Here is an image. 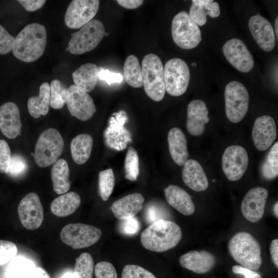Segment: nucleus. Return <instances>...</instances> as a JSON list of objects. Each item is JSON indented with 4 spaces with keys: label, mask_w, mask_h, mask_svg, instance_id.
I'll return each mask as SVG.
<instances>
[{
    "label": "nucleus",
    "mask_w": 278,
    "mask_h": 278,
    "mask_svg": "<svg viewBox=\"0 0 278 278\" xmlns=\"http://www.w3.org/2000/svg\"><path fill=\"white\" fill-rule=\"evenodd\" d=\"M46 42L45 27L39 23L29 24L15 38L12 53L19 60L32 62L43 55Z\"/></svg>",
    "instance_id": "1"
},
{
    "label": "nucleus",
    "mask_w": 278,
    "mask_h": 278,
    "mask_svg": "<svg viewBox=\"0 0 278 278\" xmlns=\"http://www.w3.org/2000/svg\"><path fill=\"white\" fill-rule=\"evenodd\" d=\"M182 230L175 222L160 219L150 224L141 234V241L146 249L162 252L175 247L182 238Z\"/></svg>",
    "instance_id": "2"
},
{
    "label": "nucleus",
    "mask_w": 278,
    "mask_h": 278,
    "mask_svg": "<svg viewBox=\"0 0 278 278\" xmlns=\"http://www.w3.org/2000/svg\"><path fill=\"white\" fill-rule=\"evenodd\" d=\"M228 249L232 257L241 266L254 270L260 267V246L251 234L241 231L235 234L229 241Z\"/></svg>",
    "instance_id": "3"
},
{
    "label": "nucleus",
    "mask_w": 278,
    "mask_h": 278,
    "mask_svg": "<svg viewBox=\"0 0 278 278\" xmlns=\"http://www.w3.org/2000/svg\"><path fill=\"white\" fill-rule=\"evenodd\" d=\"M141 68L146 94L153 101H161L166 90L164 67L160 58L154 54L146 55L143 59Z\"/></svg>",
    "instance_id": "4"
},
{
    "label": "nucleus",
    "mask_w": 278,
    "mask_h": 278,
    "mask_svg": "<svg viewBox=\"0 0 278 278\" xmlns=\"http://www.w3.org/2000/svg\"><path fill=\"white\" fill-rule=\"evenodd\" d=\"M64 148V141L55 129L49 128L44 130L37 142L33 155L38 166L46 167L56 162L61 154Z\"/></svg>",
    "instance_id": "5"
},
{
    "label": "nucleus",
    "mask_w": 278,
    "mask_h": 278,
    "mask_svg": "<svg viewBox=\"0 0 278 278\" xmlns=\"http://www.w3.org/2000/svg\"><path fill=\"white\" fill-rule=\"evenodd\" d=\"M171 34L176 44L185 49L195 48L202 39L199 26L183 10L176 14L172 19Z\"/></svg>",
    "instance_id": "6"
},
{
    "label": "nucleus",
    "mask_w": 278,
    "mask_h": 278,
    "mask_svg": "<svg viewBox=\"0 0 278 278\" xmlns=\"http://www.w3.org/2000/svg\"><path fill=\"white\" fill-rule=\"evenodd\" d=\"M103 23L98 20H92L78 31L71 34L68 48L73 55H81L95 48L105 37Z\"/></svg>",
    "instance_id": "7"
},
{
    "label": "nucleus",
    "mask_w": 278,
    "mask_h": 278,
    "mask_svg": "<svg viewBox=\"0 0 278 278\" xmlns=\"http://www.w3.org/2000/svg\"><path fill=\"white\" fill-rule=\"evenodd\" d=\"M225 114L233 123L240 122L247 113L249 95L246 88L238 81L228 83L224 91Z\"/></svg>",
    "instance_id": "8"
},
{
    "label": "nucleus",
    "mask_w": 278,
    "mask_h": 278,
    "mask_svg": "<svg viewBox=\"0 0 278 278\" xmlns=\"http://www.w3.org/2000/svg\"><path fill=\"white\" fill-rule=\"evenodd\" d=\"M164 78L167 92L173 96H181L186 91L189 84L188 66L182 59H171L164 65Z\"/></svg>",
    "instance_id": "9"
},
{
    "label": "nucleus",
    "mask_w": 278,
    "mask_h": 278,
    "mask_svg": "<svg viewBox=\"0 0 278 278\" xmlns=\"http://www.w3.org/2000/svg\"><path fill=\"white\" fill-rule=\"evenodd\" d=\"M60 235L64 244L78 249L91 246L97 242L101 236V231L91 225L70 223L62 229Z\"/></svg>",
    "instance_id": "10"
},
{
    "label": "nucleus",
    "mask_w": 278,
    "mask_h": 278,
    "mask_svg": "<svg viewBox=\"0 0 278 278\" xmlns=\"http://www.w3.org/2000/svg\"><path fill=\"white\" fill-rule=\"evenodd\" d=\"M248 163V153L242 146H229L222 154V169L230 181H236L241 179L247 169Z\"/></svg>",
    "instance_id": "11"
},
{
    "label": "nucleus",
    "mask_w": 278,
    "mask_h": 278,
    "mask_svg": "<svg viewBox=\"0 0 278 278\" xmlns=\"http://www.w3.org/2000/svg\"><path fill=\"white\" fill-rule=\"evenodd\" d=\"M99 5L98 0H73L68 5L64 16L67 27L71 29L82 27L92 20Z\"/></svg>",
    "instance_id": "12"
},
{
    "label": "nucleus",
    "mask_w": 278,
    "mask_h": 278,
    "mask_svg": "<svg viewBox=\"0 0 278 278\" xmlns=\"http://www.w3.org/2000/svg\"><path fill=\"white\" fill-rule=\"evenodd\" d=\"M66 103L71 114L82 121L89 119L96 111L91 96L75 84L67 89Z\"/></svg>",
    "instance_id": "13"
},
{
    "label": "nucleus",
    "mask_w": 278,
    "mask_h": 278,
    "mask_svg": "<svg viewBox=\"0 0 278 278\" xmlns=\"http://www.w3.org/2000/svg\"><path fill=\"white\" fill-rule=\"evenodd\" d=\"M18 213L26 229L34 230L39 228L43 220L44 211L38 195L35 193L26 195L19 204Z\"/></svg>",
    "instance_id": "14"
},
{
    "label": "nucleus",
    "mask_w": 278,
    "mask_h": 278,
    "mask_svg": "<svg viewBox=\"0 0 278 278\" xmlns=\"http://www.w3.org/2000/svg\"><path fill=\"white\" fill-rule=\"evenodd\" d=\"M222 51L228 62L238 71L247 73L253 68V56L241 40L231 39L228 40L223 45Z\"/></svg>",
    "instance_id": "15"
},
{
    "label": "nucleus",
    "mask_w": 278,
    "mask_h": 278,
    "mask_svg": "<svg viewBox=\"0 0 278 278\" xmlns=\"http://www.w3.org/2000/svg\"><path fill=\"white\" fill-rule=\"evenodd\" d=\"M268 196L267 189L262 187L250 189L242 199L241 211L244 217L250 222L255 223L263 217Z\"/></svg>",
    "instance_id": "16"
},
{
    "label": "nucleus",
    "mask_w": 278,
    "mask_h": 278,
    "mask_svg": "<svg viewBox=\"0 0 278 278\" xmlns=\"http://www.w3.org/2000/svg\"><path fill=\"white\" fill-rule=\"evenodd\" d=\"M248 25L251 35L259 47L267 52L273 50L276 38L271 23L258 14L250 19Z\"/></svg>",
    "instance_id": "17"
},
{
    "label": "nucleus",
    "mask_w": 278,
    "mask_h": 278,
    "mask_svg": "<svg viewBox=\"0 0 278 278\" xmlns=\"http://www.w3.org/2000/svg\"><path fill=\"white\" fill-rule=\"evenodd\" d=\"M252 136L257 150L268 149L276 137V125L273 118L268 115L257 117L253 125Z\"/></svg>",
    "instance_id": "18"
},
{
    "label": "nucleus",
    "mask_w": 278,
    "mask_h": 278,
    "mask_svg": "<svg viewBox=\"0 0 278 278\" xmlns=\"http://www.w3.org/2000/svg\"><path fill=\"white\" fill-rule=\"evenodd\" d=\"M206 104L201 99L190 101L187 108L186 129L195 136L201 135L204 132L205 125L210 121Z\"/></svg>",
    "instance_id": "19"
},
{
    "label": "nucleus",
    "mask_w": 278,
    "mask_h": 278,
    "mask_svg": "<svg viewBox=\"0 0 278 278\" xmlns=\"http://www.w3.org/2000/svg\"><path fill=\"white\" fill-rule=\"evenodd\" d=\"M216 263L215 256L205 250H192L179 258L181 267L198 274L209 272L214 267Z\"/></svg>",
    "instance_id": "20"
},
{
    "label": "nucleus",
    "mask_w": 278,
    "mask_h": 278,
    "mask_svg": "<svg viewBox=\"0 0 278 278\" xmlns=\"http://www.w3.org/2000/svg\"><path fill=\"white\" fill-rule=\"evenodd\" d=\"M22 123L20 111L13 102L0 106V130L7 137L13 139L21 133Z\"/></svg>",
    "instance_id": "21"
},
{
    "label": "nucleus",
    "mask_w": 278,
    "mask_h": 278,
    "mask_svg": "<svg viewBox=\"0 0 278 278\" xmlns=\"http://www.w3.org/2000/svg\"><path fill=\"white\" fill-rule=\"evenodd\" d=\"M144 200L143 196L140 193L130 194L114 201L111 210L117 219L131 218L142 210Z\"/></svg>",
    "instance_id": "22"
},
{
    "label": "nucleus",
    "mask_w": 278,
    "mask_h": 278,
    "mask_svg": "<svg viewBox=\"0 0 278 278\" xmlns=\"http://www.w3.org/2000/svg\"><path fill=\"white\" fill-rule=\"evenodd\" d=\"M182 179L185 185L196 192H203L208 186L206 175L200 164L195 160L189 159L183 165Z\"/></svg>",
    "instance_id": "23"
},
{
    "label": "nucleus",
    "mask_w": 278,
    "mask_h": 278,
    "mask_svg": "<svg viewBox=\"0 0 278 278\" xmlns=\"http://www.w3.org/2000/svg\"><path fill=\"white\" fill-rule=\"evenodd\" d=\"M168 203L184 215H190L195 211L194 203L188 193L181 187L170 185L164 189Z\"/></svg>",
    "instance_id": "24"
},
{
    "label": "nucleus",
    "mask_w": 278,
    "mask_h": 278,
    "mask_svg": "<svg viewBox=\"0 0 278 278\" xmlns=\"http://www.w3.org/2000/svg\"><path fill=\"white\" fill-rule=\"evenodd\" d=\"M167 140L172 160L179 166H183L188 160L189 155L184 133L179 128H172L168 132Z\"/></svg>",
    "instance_id": "25"
},
{
    "label": "nucleus",
    "mask_w": 278,
    "mask_h": 278,
    "mask_svg": "<svg viewBox=\"0 0 278 278\" xmlns=\"http://www.w3.org/2000/svg\"><path fill=\"white\" fill-rule=\"evenodd\" d=\"M189 15L198 25L203 26L207 21L206 16L215 18L220 13L219 5L213 0H193Z\"/></svg>",
    "instance_id": "26"
},
{
    "label": "nucleus",
    "mask_w": 278,
    "mask_h": 278,
    "mask_svg": "<svg viewBox=\"0 0 278 278\" xmlns=\"http://www.w3.org/2000/svg\"><path fill=\"white\" fill-rule=\"evenodd\" d=\"M99 71L95 64L87 63L81 65L72 73L75 85L86 92L92 91L97 82Z\"/></svg>",
    "instance_id": "27"
},
{
    "label": "nucleus",
    "mask_w": 278,
    "mask_h": 278,
    "mask_svg": "<svg viewBox=\"0 0 278 278\" xmlns=\"http://www.w3.org/2000/svg\"><path fill=\"white\" fill-rule=\"evenodd\" d=\"M80 203L79 195L75 192H69L55 199L51 203L50 210L57 217H66L74 213Z\"/></svg>",
    "instance_id": "28"
},
{
    "label": "nucleus",
    "mask_w": 278,
    "mask_h": 278,
    "mask_svg": "<svg viewBox=\"0 0 278 278\" xmlns=\"http://www.w3.org/2000/svg\"><path fill=\"white\" fill-rule=\"evenodd\" d=\"M50 85L44 82L40 86L38 96L30 97L27 102V107L30 115L38 118L41 115H46L49 109Z\"/></svg>",
    "instance_id": "29"
},
{
    "label": "nucleus",
    "mask_w": 278,
    "mask_h": 278,
    "mask_svg": "<svg viewBox=\"0 0 278 278\" xmlns=\"http://www.w3.org/2000/svg\"><path fill=\"white\" fill-rule=\"evenodd\" d=\"M92 137L88 134H80L71 143V151L73 160L78 164L85 163L89 159L93 147Z\"/></svg>",
    "instance_id": "30"
},
{
    "label": "nucleus",
    "mask_w": 278,
    "mask_h": 278,
    "mask_svg": "<svg viewBox=\"0 0 278 278\" xmlns=\"http://www.w3.org/2000/svg\"><path fill=\"white\" fill-rule=\"evenodd\" d=\"M70 170L66 161L62 159L54 163L51 170V178L54 191L58 194L67 192L71 186Z\"/></svg>",
    "instance_id": "31"
},
{
    "label": "nucleus",
    "mask_w": 278,
    "mask_h": 278,
    "mask_svg": "<svg viewBox=\"0 0 278 278\" xmlns=\"http://www.w3.org/2000/svg\"><path fill=\"white\" fill-rule=\"evenodd\" d=\"M36 267L32 260L22 256L16 257L8 265L7 275L8 278H32Z\"/></svg>",
    "instance_id": "32"
},
{
    "label": "nucleus",
    "mask_w": 278,
    "mask_h": 278,
    "mask_svg": "<svg viewBox=\"0 0 278 278\" xmlns=\"http://www.w3.org/2000/svg\"><path fill=\"white\" fill-rule=\"evenodd\" d=\"M124 76L126 82L134 88L143 86L142 68L137 57L133 55L128 56L124 65Z\"/></svg>",
    "instance_id": "33"
},
{
    "label": "nucleus",
    "mask_w": 278,
    "mask_h": 278,
    "mask_svg": "<svg viewBox=\"0 0 278 278\" xmlns=\"http://www.w3.org/2000/svg\"><path fill=\"white\" fill-rule=\"evenodd\" d=\"M263 177L266 180H273L278 175V142L274 144L269 150L261 167Z\"/></svg>",
    "instance_id": "34"
},
{
    "label": "nucleus",
    "mask_w": 278,
    "mask_h": 278,
    "mask_svg": "<svg viewBox=\"0 0 278 278\" xmlns=\"http://www.w3.org/2000/svg\"><path fill=\"white\" fill-rule=\"evenodd\" d=\"M94 261L92 256L84 252L76 259L73 272L74 278H92Z\"/></svg>",
    "instance_id": "35"
},
{
    "label": "nucleus",
    "mask_w": 278,
    "mask_h": 278,
    "mask_svg": "<svg viewBox=\"0 0 278 278\" xmlns=\"http://www.w3.org/2000/svg\"><path fill=\"white\" fill-rule=\"evenodd\" d=\"M50 85V105L55 109L62 108L66 103L67 89L58 79H54Z\"/></svg>",
    "instance_id": "36"
},
{
    "label": "nucleus",
    "mask_w": 278,
    "mask_h": 278,
    "mask_svg": "<svg viewBox=\"0 0 278 278\" xmlns=\"http://www.w3.org/2000/svg\"><path fill=\"white\" fill-rule=\"evenodd\" d=\"M115 183V178L112 169L102 170L99 173V192L101 199L107 201L113 192Z\"/></svg>",
    "instance_id": "37"
},
{
    "label": "nucleus",
    "mask_w": 278,
    "mask_h": 278,
    "mask_svg": "<svg viewBox=\"0 0 278 278\" xmlns=\"http://www.w3.org/2000/svg\"><path fill=\"white\" fill-rule=\"evenodd\" d=\"M125 178L128 180L135 181L139 175V159L137 151L132 146L129 147L125 161Z\"/></svg>",
    "instance_id": "38"
},
{
    "label": "nucleus",
    "mask_w": 278,
    "mask_h": 278,
    "mask_svg": "<svg viewBox=\"0 0 278 278\" xmlns=\"http://www.w3.org/2000/svg\"><path fill=\"white\" fill-rule=\"evenodd\" d=\"M28 168V164L25 159L19 154H13L11 160L7 174L12 177H19L26 172Z\"/></svg>",
    "instance_id": "39"
},
{
    "label": "nucleus",
    "mask_w": 278,
    "mask_h": 278,
    "mask_svg": "<svg viewBox=\"0 0 278 278\" xmlns=\"http://www.w3.org/2000/svg\"><path fill=\"white\" fill-rule=\"evenodd\" d=\"M121 278H157L151 272L136 265H127L124 266Z\"/></svg>",
    "instance_id": "40"
},
{
    "label": "nucleus",
    "mask_w": 278,
    "mask_h": 278,
    "mask_svg": "<svg viewBox=\"0 0 278 278\" xmlns=\"http://www.w3.org/2000/svg\"><path fill=\"white\" fill-rule=\"evenodd\" d=\"M17 251V247L14 243L10 241L0 240V266L13 259Z\"/></svg>",
    "instance_id": "41"
},
{
    "label": "nucleus",
    "mask_w": 278,
    "mask_h": 278,
    "mask_svg": "<svg viewBox=\"0 0 278 278\" xmlns=\"http://www.w3.org/2000/svg\"><path fill=\"white\" fill-rule=\"evenodd\" d=\"M94 272L96 278H117L115 267L108 262L98 263L95 266Z\"/></svg>",
    "instance_id": "42"
},
{
    "label": "nucleus",
    "mask_w": 278,
    "mask_h": 278,
    "mask_svg": "<svg viewBox=\"0 0 278 278\" xmlns=\"http://www.w3.org/2000/svg\"><path fill=\"white\" fill-rule=\"evenodd\" d=\"M11 160V151L7 143L0 140V172L7 173Z\"/></svg>",
    "instance_id": "43"
},
{
    "label": "nucleus",
    "mask_w": 278,
    "mask_h": 278,
    "mask_svg": "<svg viewBox=\"0 0 278 278\" xmlns=\"http://www.w3.org/2000/svg\"><path fill=\"white\" fill-rule=\"evenodd\" d=\"M140 222L136 217L120 220L119 224V231L124 234L133 235L136 234L140 230Z\"/></svg>",
    "instance_id": "44"
},
{
    "label": "nucleus",
    "mask_w": 278,
    "mask_h": 278,
    "mask_svg": "<svg viewBox=\"0 0 278 278\" xmlns=\"http://www.w3.org/2000/svg\"><path fill=\"white\" fill-rule=\"evenodd\" d=\"M15 38L0 25V54L6 55L12 50Z\"/></svg>",
    "instance_id": "45"
},
{
    "label": "nucleus",
    "mask_w": 278,
    "mask_h": 278,
    "mask_svg": "<svg viewBox=\"0 0 278 278\" xmlns=\"http://www.w3.org/2000/svg\"><path fill=\"white\" fill-rule=\"evenodd\" d=\"M98 78L106 81L109 84L112 83H119L123 80V76L120 74L111 72L103 68L99 71Z\"/></svg>",
    "instance_id": "46"
},
{
    "label": "nucleus",
    "mask_w": 278,
    "mask_h": 278,
    "mask_svg": "<svg viewBox=\"0 0 278 278\" xmlns=\"http://www.w3.org/2000/svg\"><path fill=\"white\" fill-rule=\"evenodd\" d=\"M163 212L155 206H150L146 210V219L148 223H152L159 220L164 219Z\"/></svg>",
    "instance_id": "47"
},
{
    "label": "nucleus",
    "mask_w": 278,
    "mask_h": 278,
    "mask_svg": "<svg viewBox=\"0 0 278 278\" xmlns=\"http://www.w3.org/2000/svg\"><path fill=\"white\" fill-rule=\"evenodd\" d=\"M27 11L32 12L41 8L45 3L43 0L17 1Z\"/></svg>",
    "instance_id": "48"
},
{
    "label": "nucleus",
    "mask_w": 278,
    "mask_h": 278,
    "mask_svg": "<svg viewBox=\"0 0 278 278\" xmlns=\"http://www.w3.org/2000/svg\"><path fill=\"white\" fill-rule=\"evenodd\" d=\"M232 270L234 273L242 275L245 278H261L258 273L241 266L234 265Z\"/></svg>",
    "instance_id": "49"
},
{
    "label": "nucleus",
    "mask_w": 278,
    "mask_h": 278,
    "mask_svg": "<svg viewBox=\"0 0 278 278\" xmlns=\"http://www.w3.org/2000/svg\"><path fill=\"white\" fill-rule=\"evenodd\" d=\"M117 3L120 6L128 9H134L140 6L143 3L142 0H117Z\"/></svg>",
    "instance_id": "50"
},
{
    "label": "nucleus",
    "mask_w": 278,
    "mask_h": 278,
    "mask_svg": "<svg viewBox=\"0 0 278 278\" xmlns=\"http://www.w3.org/2000/svg\"><path fill=\"white\" fill-rule=\"evenodd\" d=\"M270 252L272 260L276 268H278V239H273L270 244Z\"/></svg>",
    "instance_id": "51"
},
{
    "label": "nucleus",
    "mask_w": 278,
    "mask_h": 278,
    "mask_svg": "<svg viewBox=\"0 0 278 278\" xmlns=\"http://www.w3.org/2000/svg\"><path fill=\"white\" fill-rule=\"evenodd\" d=\"M32 278H51L48 273L42 268H36Z\"/></svg>",
    "instance_id": "52"
},
{
    "label": "nucleus",
    "mask_w": 278,
    "mask_h": 278,
    "mask_svg": "<svg viewBox=\"0 0 278 278\" xmlns=\"http://www.w3.org/2000/svg\"><path fill=\"white\" fill-rule=\"evenodd\" d=\"M60 278H74L73 273L71 272H68L65 273Z\"/></svg>",
    "instance_id": "53"
},
{
    "label": "nucleus",
    "mask_w": 278,
    "mask_h": 278,
    "mask_svg": "<svg viewBox=\"0 0 278 278\" xmlns=\"http://www.w3.org/2000/svg\"><path fill=\"white\" fill-rule=\"evenodd\" d=\"M273 209V212L275 217L277 218L278 217V202H276L274 205Z\"/></svg>",
    "instance_id": "54"
},
{
    "label": "nucleus",
    "mask_w": 278,
    "mask_h": 278,
    "mask_svg": "<svg viewBox=\"0 0 278 278\" xmlns=\"http://www.w3.org/2000/svg\"><path fill=\"white\" fill-rule=\"evenodd\" d=\"M278 18L276 17L275 20V23H274V28H275V32L276 34V38H277L278 37Z\"/></svg>",
    "instance_id": "55"
},
{
    "label": "nucleus",
    "mask_w": 278,
    "mask_h": 278,
    "mask_svg": "<svg viewBox=\"0 0 278 278\" xmlns=\"http://www.w3.org/2000/svg\"><path fill=\"white\" fill-rule=\"evenodd\" d=\"M192 66H194V67H195L196 66V63H193L192 64Z\"/></svg>",
    "instance_id": "56"
},
{
    "label": "nucleus",
    "mask_w": 278,
    "mask_h": 278,
    "mask_svg": "<svg viewBox=\"0 0 278 278\" xmlns=\"http://www.w3.org/2000/svg\"><path fill=\"white\" fill-rule=\"evenodd\" d=\"M66 51H68V47H67V48H66Z\"/></svg>",
    "instance_id": "57"
}]
</instances>
